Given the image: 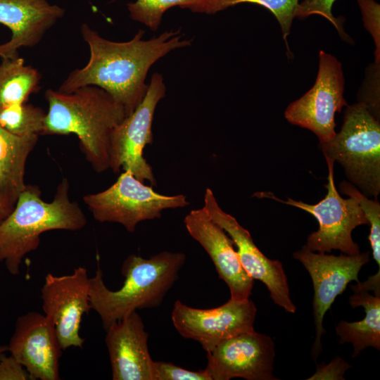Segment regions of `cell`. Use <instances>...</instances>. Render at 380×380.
<instances>
[{"instance_id":"10","label":"cell","mask_w":380,"mask_h":380,"mask_svg":"<svg viewBox=\"0 0 380 380\" xmlns=\"http://www.w3.org/2000/svg\"><path fill=\"white\" fill-rule=\"evenodd\" d=\"M308 272L314 289L313 315L315 337L311 355L315 361L322 351V336L325 333L323 319L336 297L349 282H359L362 267L369 261V251L350 255L316 253L304 245L293 253Z\"/></svg>"},{"instance_id":"32","label":"cell","mask_w":380,"mask_h":380,"mask_svg":"<svg viewBox=\"0 0 380 380\" xmlns=\"http://www.w3.org/2000/svg\"><path fill=\"white\" fill-rule=\"evenodd\" d=\"M8 350V347L6 346H0V359L4 355V353Z\"/></svg>"},{"instance_id":"22","label":"cell","mask_w":380,"mask_h":380,"mask_svg":"<svg viewBox=\"0 0 380 380\" xmlns=\"http://www.w3.org/2000/svg\"><path fill=\"white\" fill-rule=\"evenodd\" d=\"M46 113L40 107L23 103L0 108V126L19 137L43 135Z\"/></svg>"},{"instance_id":"16","label":"cell","mask_w":380,"mask_h":380,"mask_svg":"<svg viewBox=\"0 0 380 380\" xmlns=\"http://www.w3.org/2000/svg\"><path fill=\"white\" fill-rule=\"evenodd\" d=\"M184 223L190 236L204 248L219 277L227 285L230 299H249L254 279L242 267L232 239L215 223L203 208L191 210Z\"/></svg>"},{"instance_id":"28","label":"cell","mask_w":380,"mask_h":380,"mask_svg":"<svg viewBox=\"0 0 380 380\" xmlns=\"http://www.w3.org/2000/svg\"><path fill=\"white\" fill-rule=\"evenodd\" d=\"M156 380H211L205 369L191 371L170 362L154 361Z\"/></svg>"},{"instance_id":"13","label":"cell","mask_w":380,"mask_h":380,"mask_svg":"<svg viewBox=\"0 0 380 380\" xmlns=\"http://www.w3.org/2000/svg\"><path fill=\"white\" fill-rule=\"evenodd\" d=\"M205 370L211 380H276L273 339L255 331L245 332L218 343L206 352Z\"/></svg>"},{"instance_id":"17","label":"cell","mask_w":380,"mask_h":380,"mask_svg":"<svg viewBox=\"0 0 380 380\" xmlns=\"http://www.w3.org/2000/svg\"><path fill=\"white\" fill-rule=\"evenodd\" d=\"M105 337L113 380H156L148 334L134 311L112 324Z\"/></svg>"},{"instance_id":"19","label":"cell","mask_w":380,"mask_h":380,"mask_svg":"<svg viewBox=\"0 0 380 380\" xmlns=\"http://www.w3.org/2000/svg\"><path fill=\"white\" fill-rule=\"evenodd\" d=\"M354 293L349 297L350 305L355 308L362 306L365 317L357 322L341 320L336 327V332L341 344L353 345V357L365 348L372 347L380 350V296L372 295L368 291L351 289Z\"/></svg>"},{"instance_id":"30","label":"cell","mask_w":380,"mask_h":380,"mask_svg":"<svg viewBox=\"0 0 380 380\" xmlns=\"http://www.w3.org/2000/svg\"><path fill=\"white\" fill-rule=\"evenodd\" d=\"M25 368L11 355L0 359V380H30Z\"/></svg>"},{"instance_id":"27","label":"cell","mask_w":380,"mask_h":380,"mask_svg":"<svg viewBox=\"0 0 380 380\" xmlns=\"http://www.w3.org/2000/svg\"><path fill=\"white\" fill-rule=\"evenodd\" d=\"M365 29L372 37L375 51L374 63H380V5L375 0H357Z\"/></svg>"},{"instance_id":"11","label":"cell","mask_w":380,"mask_h":380,"mask_svg":"<svg viewBox=\"0 0 380 380\" xmlns=\"http://www.w3.org/2000/svg\"><path fill=\"white\" fill-rule=\"evenodd\" d=\"M256 312V306L250 299H229L211 309L194 308L177 300L171 317L175 328L183 338L198 342L208 352L225 339L255 331Z\"/></svg>"},{"instance_id":"1","label":"cell","mask_w":380,"mask_h":380,"mask_svg":"<svg viewBox=\"0 0 380 380\" xmlns=\"http://www.w3.org/2000/svg\"><path fill=\"white\" fill-rule=\"evenodd\" d=\"M139 30L127 42H113L102 37L88 25H81L90 57L82 68L70 72L58 91L70 94L88 85L99 87L132 114L144 99L148 88L146 78L151 67L170 51L191 45L182 39L180 30H170L148 40Z\"/></svg>"},{"instance_id":"12","label":"cell","mask_w":380,"mask_h":380,"mask_svg":"<svg viewBox=\"0 0 380 380\" xmlns=\"http://www.w3.org/2000/svg\"><path fill=\"white\" fill-rule=\"evenodd\" d=\"M44 314L53 324L62 350L70 347L82 348L84 339L80 336L84 314L91 309L90 278L83 267L71 274L46 275L41 289Z\"/></svg>"},{"instance_id":"33","label":"cell","mask_w":380,"mask_h":380,"mask_svg":"<svg viewBox=\"0 0 380 380\" xmlns=\"http://www.w3.org/2000/svg\"><path fill=\"white\" fill-rule=\"evenodd\" d=\"M2 220H0V222H1Z\"/></svg>"},{"instance_id":"31","label":"cell","mask_w":380,"mask_h":380,"mask_svg":"<svg viewBox=\"0 0 380 380\" xmlns=\"http://www.w3.org/2000/svg\"><path fill=\"white\" fill-rule=\"evenodd\" d=\"M15 205L0 192V220L6 218L13 210Z\"/></svg>"},{"instance_id":"4","label":"cell","mask_w":380,"mask_h":380,"mask_svg":"<svg viewBox=\"0 0 380 380\" xmlns=\"http://www.w3.org/2000/svg\"><path fill=\"white\" fill-rule=\"evenodd\" d=\"M66 178L58 185L53 200L44 201L37 185L26 184L13 211L0 222V262L13 275L20 271L23 258L35 251L40 235L51 230L77 231L87 220L79 204L70 201Z\"/></svg>"},{"instance_id":"3","label":"cell","mask_w":380,"mask_h":380,"mask_svg":"<svg viewBox=\"0 0 380 380\" xmlns=\"http://www.w3.org/2000/svg\"><path fill=\"white\" fill-rule=\"evenodd\" d=\"M185 261L186 255L181 252L163 251L149 258L129 255L122 265L123 285L117 291L106 286L98 265L90 278V303L104 329L137 310L160 305Z\"/></svg>"},{"instance_id":"18","label":"cell","mask_w":380,"mask_h":380,"mask_svg":"<svg viewBox=\"0 0 380 380\" xmlns=\"http://www.w3.org/2000/svg\"><path fill=\"white\" fill-rule=\"evenodd\" d=\"M64 13L47 0H0V23L11 31L9 41L0 44V58L18 56L20 48L37 45Z\"/></svg>"},{"instance_id":"7","label":"cell","mask_w":380,"mask_h":380,"mask_svg":"<svg viewBox=\"0 0 380 380\" xmlns=\"http://www.w3.org/2000/svg\"><path fill=\"white\" fill-rule=\"evenodd\" d=\"M94 218L100 222H116L134 232L145 220L159 219L166 209L184 208L189 204L186 196H165L146 186L129 170L120 175L109 188L83 197Z\"/></svg>"},{"instance_id":"20","label":"cell","mask_w":380,"mask_h":380,"mask_svg":"<svg viewBox=\"0 0 380 380\" xmlns=\"http://www.w3.org/2000/svg\"><path fill=\"white\" fill-rule=\"evenodd\" d=\"M39 135L19 137L0 126V192L15 205L24 189L25 165Z\"/></svg>"},{"instance_id":"23","label":"cell","mask_w":380,"mask_h":380,"mask_svg":"<svg viewBox=\"0 0 380 380\" xmlns=\"http://www.w3.org/2000/svg\"><path fill=\"white\" fill-rule=\"evenodd\" d=\"M208 0H136L127 4L131 18L144 24L152 31L158 30L163 14L174 6L203 13Z\"/></svg>"},{"instance_id":"5","label":"cell","mask_w":380,"mask_h":380,"mask_svg":"<svg viewBox=\"0 0 380 380\" xmlns=\"http://www.w3.org/2000/svg\"><path fill=\"white\" fill-rule=\"evenodd\" d=\"M325 158L338 163L348 181L368 198L380 194V120L357 102L344 109L341 130L319 144Z\"/></svg>"},{"instance_id":"8","label":"cell","mask_w":380,"mask_h":380,"mask_svg":"<svg viewBox=\"0 0 380 380\" xmlns=\"http://www.w3.org/2000/svg\"><path fill=\"white\" fill-rule=\"evenodd\" d=\"M166 87L160 73L152 75L146 94L134 111L113 130L110 143V169L118 173L129 170L139 181L157 184L151 166L143 152L153 142L152 124L158 102L165 97Z\"/></svg>"},{"instance_id":"14","label":"cell","mask_w":380,"mask_h":380,"mask_svg":"<svg viewBox=\"0 0 380 380\" xmlns=\"http://www.w3.org/2000/svg\"><path fill=\"white\" fill-rule=\"evenodd\" d=\"M203 208L232 239L240 262L249 276L266 286L276 305L287 312L294 313L296 308L290 298L288 280L282 263L268 258L260 251L249 232L235 217L220 207L209 188L205 192Z\"/></svg>"},{"instance_id":"29","label":"cell","mask_w":380,"mask_h":380,"mask_svg":"<svg viewBox=\"0 0 380 380\" xmlns=\"http://www.w3.org/2000/svg\"><path fill=\"white\" fill-rule=\"evenodd\" d=\"M351 365L342 359L340 356H336L329 364H321L317 366L316 372L308 379L310 380H344L343 375Z\"/></svg>"},{"instance_id":"21","label":"cell","mask_w":380,"mask_h":380,"mask_svg":"<svg viewBox=\"0 0 380 380\" xmlns=\"http://www.w3.org/2000/svg\"><path fill=\"white\" fill-rule=\"evenodd\" d=\"M41 74L26 65L19 56L1 58L0 63V108L26 103L40 89Z\"/></svg>"},{"instance_id":"15","label":"cell","mask_w":380,"mask_h":380,"mask_svg":"<svg viewBox=\"0 0 380 380\" xmlns=\"http://www.w3.org/2000/svg\"><path fill=\"white\" fill-rule=\"evenodd\" d=\"M8 350L32 380H58L62 354L55 328L44 314L28 312L19 316Z\"/></svg>"},{"instance_id":"9","label":"cell","mask_w":380,"mask_h":380,"mask_svg":"<svg viewBox=\"0 0 380 380\" xmlns=\"http://www.w3.org/2000/svg\"><path fill=\"white\" fill-rule=\"evenodd\" d=\"M319 70L312 87L291 103L284 117L292 125L308 129L319 144L336 134L335 113L348 106L344 98V77L341 63L332 55L319 52Z\"/></svg>"},{"instance_id":"2","label":"cell","mask_w":380,"mask_h":380,"mask_svg":"<svg viewBox=\"0 0 380 380\" xmlns=\"http://www.w3.org/2000/svg\"><path fill=\"white\" fill-rule=\"evenodd\" d=\"M45 99L49 110L43 135L75 134L91 167L98 173L110 169V135L127 117L123 106L94 85L70 94L49 89Z\"/></svg>"},{"instance_id":"26","label":"cell","mask_w":380,"mask_h":380,"mask_svg":"<svg viewBox=\"0 0 380 380\" xmlns=\"http://www.w3.org/2000/svg\"><path fill=\"white\" fill-rule=\"evenodd\" d=\"M336 0H303L299 3L296 11L295 18L300 20L312 15H319L328 20L338 30L343 40L349 42L350 37L343 27V20L336 18L332 13V6Z\"/></svg>"},{"instance_id":"6","label":"cell","mask_w":380,"mask_h":380,"mask_svg":"<svg viewBox=\"0 0 380 380\" xmlns=\"http://www.w3.org/2000/svg\"><path fill=\"white\" fill-rule=\"evenodd\" d=\"M328 167L327 194L316 204H308L288 197L286 201L277 198L270 191L255 193L253 196L269 198L300 208L312 215L318 221V230L308 235L305 246L317 253H329L338 250L342 253L353 255L360 253L358 243L352 238V232L369 222L357 202L353 198H342L334 183V162L325 158Z\"/></svg>"},{"instance_id":"25","label":"cell","mask_w":380,"mask_h":380,"mask_svg":"<svg viewBox=\"0 0 380 380\" xmlns=\"http://www.w3.org/2000/svg\"><path fill=\"white\" fill-rule=\"evenodd\" d=\"M340 191L354 198L362 210L370 227L369 240L373 259L380 271V203L377 199H371L361 193L347 180L339 184Z\"/></svg>"},{"instance_id":"24","label":"cell","mask_w":380,"mask_h":380,"mask_svg":"<svg viewBox=\"0 0 380 380\" xmlns=\"http://www.w3.org/2000/svg\"><path fill=\"white\" fill-rule=\"evenodd\" d=\"M245 3L262 6L274 15L279 23L283 39L290 54L287 37L291 32L299 0H208L204 13L214 14L229 7Z\"/></svg>"}]
</instances>
